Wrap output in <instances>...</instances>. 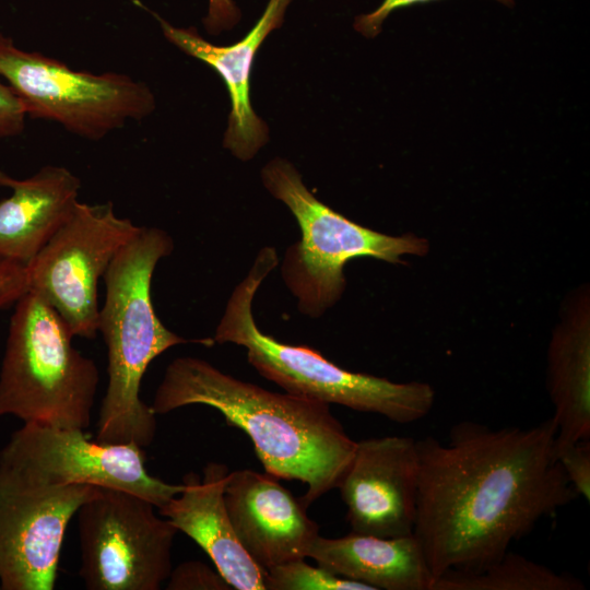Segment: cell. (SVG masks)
I'll return each mask as SVG.
<instances>
[{
  "label": "cell",
  "instance_id": "cell-25",
  "mask_svg": "<svg viewBox=\"0 0 590 590\" xmlns=\"http://www.w3.org/2000/svg\"><path fill=\"white\" fill-rule=\"evenodd\" d=\"M26 117L24 107L12 88L0 81V138L21 133Z\"/></svg>",
  "mask_w": 590,
  "mask_h": 590
},
{
  "label": "cell",
  "instance_id": "cell-4",
  "mask_svg": "<svg viewBox=\"0 0 590 590\" xmlns=\"http://www.w3.org/2000/svg\"><path fill=\"white\" fill-rule=\"evenodd\" d=\"M273 247L262 248L245 279L234 288L213 341L245 347L249 364L286 392L374 413L399 424L425 417L435 402L427 382H394L355 373L327 359L307 345L283 343L262 332L253 318L252 302L263 280L276 267Z\"/></svg>",
  "mask_w": 590,
  "mask_h": 590
},
{
  "label": "cell",
  "instance_id": "cell-18",
  "mask_svg": "<svg viewBox=\"0 0 590 590\" xmlns=\"http://www.w3.org/2000/svg\"><path fill=\"white\" fill-rule=\"evenodd\" d=\"M589 295H575L554 330L547 354V389L556 424L555 456L590 438Z\"/></svg>",
  "mask_w": 590,
  "mask_h": 590
},
{
  "label": "cell",
  "instance_id": "cell-8",
  "mask_svg": "<svg viewBox=\"0 0 590 590\" xmlns=\"http://www.w3.org/2000/svg\"><path fill=\"white\" fill-rule=\"evenodd\" d=\"M132 493L96 486L78 516L81 565L88 590H158L172 569L178 530Z\"/></svg>",
  "mask_w": 590,
  "mask_h": 590
},
{
  "label": "cell",
  "instance_id": "cell-6",
  "mask_svg": "<svg viewBox=\"0 0 590 590\" xmlns=\"http://www.w3.org/2000/svg\"><path fill=\"white\" fill-rule=\"evenodd\" d=\"M264 187L293 213L302 238L285 251L282 278L297 298L299 311L320 317L345 290L343 269L357 257L402 263L403 256H424L428 240L414 234L399 236L357 224L319 201L288 161L274 158L261 172Z\"/></svg>",
  "mask_w": 590,
  "mask_h": 590
},
{
  "label": "cell",
  "instance_id": "cell-26",
  "mask_svg": "<svg viewBox=\"0 0 590 590\" xmlns=\"http://www.w3.org/2000/svg\"><path fill=\"white\" fill-rule=\"evenodd\" d=\"M238 15V10L232 0H210L205 25L210 30L217 31L233 25Z\"/></svg>",
  "mask_w": 590,
  "mask_h": 590
},
{
  "label": "cell",
  "instance_id": "cell-21",
  "mask_svg": "<svg viewBox=\"0 0 590 590\" xmlns=\"http://www.w3.org/2000/svg\"><path fill=\"white\" fill-rule=\"evenodd\" d=\"M167 590H229L232 587L216 570L200 560H187L173 568Z\"/></svg>",
  "mask_w": 590,
  "mask_h": 590
},
{
  "label": "cell",
  "instance_id": "cell-24",
  "mask_svg": "<svg viewBox=\"0 0 590 590\" xmlns=\"http://www.w3.org/2000/svg\"><path fill=\"white\" fill-rule=\"evenodd\" d=\"M430 1L435 0H384L373 12L356 16L354 28L366 37H375L380 33L384 21L394 10ZM496 1L507 7H512L515 4V0Z\"/></svg>",
  "mask_w": 590,
  "mask_h": 590
},
{
  "label": "cell",
  "instance_id": "cell-3",
  "mask_svg": "<svg viewBox=\"0 0 590 590\" xmlns=\"http://www.w3.org/2000/svg\"><path fill=\"white\" fill-rule=\"evenodd\" d=\"M173 249V239L165 231L141 226L103 278L106 295L97 323L107 349L108 381L96 424L95 439L101 442L150 446L156 434V414L140 397L149 365L175 345L214 343L213 339L187 340L177 335L154 310L153 273Z\"/></svg>",
  "mask_w": 590,
  "mask_h": 590
},
{
  "label": "cell",
  "instance_id": "cell-5",
  "mask_svg": "<svg viewBox=\"0 0 590 590\" xmlns=\"http://www.w3.org/2000/svg\"><path fill=\"white\" fill-rule=\"evenodd\" d=\"M68 324L39 295L15 304L0 367V417L84 429L99 381L95 362L72 344Z\"/></svg>",
  "mask_w": 590,
  "mask_h": 590
},
{
  "label": "cell",
  "instance_id": "cell-23",
  "mask_svg": "<svg viewBox=\"0 0 590 590\" xmlns=\"http://www.w3.org/2000/svg\"><path fill=\"white\" fill-rule=\"evenodd\" d=\"M27 291L25 266L0 256V310L13 306Z\"/></svg>",
  "mask_w": 590,
  "mask_h": 590
},
{
  "label": "cell",
  "instance_id": "cell-14",
  "mask_svg": "<svg viewBox=\"0 0 590 590\" xmlns=\"http://www.w3.org/2000/svg\"><path fill=\"white\" fill-rule=\"evenodd\" d=\"M228 473L227 465L220 462L206 463L202 477L188 472L181 492L157 512L206 553L232 589L266 590L267 573L238 541L227 512L224 491Z\"/></svg>",
  "mask_w": 590,
  "mask_h": 590
},
{
  "label": "cell",
  "instance_id": "cell-19",
  "mask_svg": "<svg viewBox=\"0 0 590 590\" xmlns=\"http://www.w3.org/2000/svg\"><path fill=\"white\" fill-rule=\"evenodd\" d=\"M583 582L567 573L511 551L483 567L448 570L434 579L432 590H583Z\"/></svg>",
  "mask_w": 590,
  "mask_h": 590
},
{
  "label": "cell",
  "instance_id": "cell-20",
  "mask_svg": "<svg viewBox=\"0 0 590 590\" xmlns=\"http://www.w3.org/2000/svg\"><path fill=\"white\" fill-rule=\"evenodd\" d=\"M264 586L266 590H373L367 585L345 579L319 565L311 566L305 558L268 570Z\"/></svg>",
  "mask_w": 590,
  "mask_h": 590
},
{
  "label": "cell",
  "instance_id": "cell-13",
  "mask_svg": "<svg viewBox=\"0 0 590 590\" xmlns=\"http://www.w3.org/2000/svg\"><path fill=\"white\" fill-rule=\"evenodd\" d=\"M224 500L235 534L266 573L308 557L319 526L274 475L250 469L228 473Z\"/></svg>",
  "mask_w": 590,
  "mask_h": 590
},
{
  "label": "cell",
  "instance_id": "cell-15",
  "mask_svg": "<svg viewBox=\"0 0 590 590\" xmlns=\"http://www.w3.org/2000/svg\"><path fill=\"white\" fill-rule=\"evenodd\" d=\"M290 2L270 0L249 33L229 46L211 44L194 28H178L158 19L169 42L187 55L209 64L223 79L232 103L224 146L243 161L251 158L268 141V127L253 111L249 96L255 55L264 38L281 26Z\"/></svg>",
  "mask_w": 590,
  "mask_h": 590
},
{
  "label": "cell",
  "instance_id": "cell-22",
  "mask_svg": "<svg viewBox=\"0 0 590 590\" xmlns=\"http://www.w3.org/2000/svg\"><path fill=\"white\" fill-rule=\"evenodd\" d=\"M556 458L568 482L578 497L590 500V442L589 439L574 442L556 453Z\"/></svg>",
  "mask_w": 590,
  "mask_h": 590
},
{
  "label": "cell",
  "instance_id": "cell-10",
  "mask_svg": "<svg viewBox=\"0 0 590 590\" xmlns=\"http://www.w3.org/2000/svg\"><path fill=\"white\" fill-rule=\"evenodd\" d=\"M0 463L47 485L88 484L138 495L157 508L181 484L151 475L143 448L92 440L84 429L23 423L0 449Z\"/></svg>",
  "mask_w": 590,
  "mask_h": 590
},
{
  "label": "cell",
  "instance_id": "cell-9",
  "mask_svg": "<svg viewBox=\"0 0 590 590\" xmlns=\"http://www.w3.org/2000/svg\"><path fill=\"white\" fill-rule=\"evenodd\" d=\"M140 227L118 216L111 202L79 201L70 217L25 266L28 291L51 306L74 337L95 339L98 281Z\"/></svg>",
  "mask_w": 590,
  "mask_h": 590
},
{
  "label": "cell",
  "instance_id": "cell-17",
  "mask_svg": "<svg viewBox=\"0 0 590 590\" xmlns=\"http://www.w3.org/2000/svg\"><path fill=\"white\" fill-rule=\"evenodd\" d=\"M308 557L317 565L373 590H432L434 576L414 534L384 538L351 533L318 535Z\"/></svg>",
  "mask_w": 590,
  "mask_h": 590
},
{
  "label": "cell",
  "instance_id": "cell-16",
  "mask_svg": "<svg viewBox=\"0 0 590 590\" xmlns=\"http://www.w3.org/2000/svg\"><path fill=\"white\" fill-rule=\"evenodd\" d=\"M11 194L0 201V256L26 266L70 217L80 179L62 166H45L28 178L0 172Z\"/></svg>",
  "mask_w": 590,
  "mask_h": 590
},
{
  "label": "cell",
  "instance_id": "cell-7",
  "mask_svg": "<svg viewBox=\"0 0 590 590\" xmlns=\"http://www.w3.org/2000/svg\"><path fill=\"white\" fill-rule=\"evenodd\" d=\"M0 76L27 116L51 120L80 137L99 140L154 109V96L129 75L72 70L40 52L19 48L0 33Z\"/></svg>",
  "mask_w": 590,
  "mask_h": 590
},
{
  "label": "cell",
  "instance_id": "cell-1",
  "mask_svg": "<svg viewBox=\"0 0 590 590\" xmlns=\"http://www.w3.org/2000/svg\"><path fill=\"white\" fill-rule=\"evenodd\" d=\"M556 424L492 428L464 421L446 442L417 439L416 518L434 579L483 567L577 493L555 456Z\"/></svg>",
  "mask_w": 590,
  "mask_h": 590
},
{
  "label": "cell",
  "instance_id": "cell-11",
  "mask_svg": "<svg viewBox=\"0 0 590 590\" xmlns=\"http://www.w3.org/2000/svg\"><path fill=\"white\" fill-rule=\"evenodd\" d=\"M47 485L0 463V590H52L67 528L94 493Z\"/></svg>",
  "mask_w": 590,
  "mask_h": 590
},
{
  "label": "cell",
  "instance_id": "cell-12",
  "mask_svg": "<svg viewBox=\"0 0 590 590\" xmlns=\"http://www.w3.org/2000/svg\"><path fill=\"white\" fill-rule=\"evenodd\" d=\"M418 469L417 442L410 436L356 441L338 486L351 530L384 538L413 534Z\"/></svg>",
  "mask_w": 590,
  "mask_h": 590
},
{
  "label": "cell",
  "instance_id": "cell-2",
  "mask_svg": "<svg viewBox=\"0 0 590 590\" xmlns=\"http://www.w3.org/2000/svg\"><path fill=\"white\" fill-rule=\"evenodd\" d=\"M193 404L215 409L241 429L267 473L305 483L300 500L306 508L338 488L355 451L356 441L329 404L269 391L202 358L177 357L166 367L151 408L157 415Z\"/></svg>",
  "mask_w": 590,
  "mask_h": 590
}]
</instances>
